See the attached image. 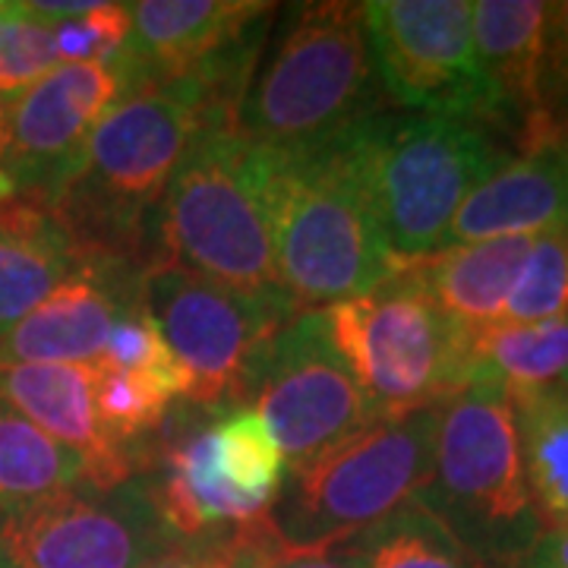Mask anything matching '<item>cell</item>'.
Masks as SVG:
<instances>
[{
  "instance_id": "32",
  "label": "cell",
  "mask_w": 568,
  "mask_h": 568,
  "mask_svg": "<svg viewBox=\"0 0 568 568\" xmlns=\"http://www.w3.org/2000/svg\"><path fill=\"white\" fill-rule=\"evenodd\" d=\"M237 534V530H234ZM231 537V534H227ZM227 537H215V540H190V544H181L178 549H171V552H164L159 559H152V562H145L140 568H212L215 562V556H219V549Z\"/></svg>"
},
{
  "instance_id": "27",
  "label": "cell",
  "mask_w": 568,
  "mask_h": 568,
  "mask_svg": "<svg viewBox=\"0 0 568 568\" xmlns=\"http://www.w3.org/2000/svg\"><path fill=\"white\" fill-rule=\"evenodd\" d=\"M54 67L51 26L29 3L0 0V95H17Z\"/></svg>"
},
{
  "instance_id": "14",
  "label": "cell",
  "mask_w": 568,
  "mask_h": 568,
  "mask_svg": "<svg viewBox=\"0 0 568 568\" xmlns=\"http://www.w3.org/2000/svg\"><path fill=\"white\" fill-rule=\"evenodd\" d=\"M142 284L145 272L136 265L85 253L80 268L51 297L0 335V366H95L118 316L145 297Z\"/></svg>"
},
{
  "instance_id": "10",
  "label": "cell",
  "mask_w": 568,
  "mask_h": 568,
  "mask_svg": "<svg viewBox=\"0 0 568 568\" xmlns=\"http://www.w3.org/2000/svg\"><path fill=\"white\" fill-rule=\"evenodd\" d=\"M181 544L142 474L0 511V568H140Z\"/></svg>"
},
{
  "instance_id": "18",
  "label": "cell",
  "mask_w": 568,
  "mask_h": 568,
  "mask_svg": "<svg viewBox=\"0 0 568 568\" xmlns=\"http://www.w3.org/2000/svg\"><path fill=\"white\" fill-rule=\"evenodd\" d=\"M61 215L36 200H0V335L22 323L82 263Z\"/></svg>"
},
{
  "instance_id": "34",
  "label": "cell",
  "mask_w": 568,
  "mask_h": 568,
  "mask_svg": "<svg viewBox=\"0 0 568 568\" xmlns=\"http://www.w3.org/2000/svg\"><path fill=\"white\" fill-rule=\"evenodd\" d=\"M7 118H10V95H0V200H10V186L3 178V149H7Z\"/></svg>"
},
{
  "instance_id": "4",
  "label": "cell",
  "mask_w": 568,
  "mask_h": 568,
  "mask_svg": "<svg viewBox=\"0 0 568 568\" xmlns=\"http://www.w3.org/2000/svg\"><path fill=\"white\" fill-rule=\"evenodd\" d=\"M342 142L398 265L439 253L462 203L508 162L480 123L455 118L379 111Z\"/></svg>"
},
{
  "instance_id": "20",
  "label": "cell",
  "mask_w": 568,
  "mask_h": 568,
  "mask_svg": "<svg viewBox=\"0 0 568 568\" xmlns=\"http://www.w3.org/2000/svg\"><path fill=\"white\" fill-rule=\"evenodd\" d=\"M467 383H489L508 398L568 388V316L549 323H496L470 338Z\"/></svg>"
},
{
  "instance_id": "33",
  "label": "cell",
  "mask_w": 568,
  "mask_h": 568,
  "mask_svg": "<svg viewBox=\"0 0 568 568\" xmlns=\"http://www.w3.org/2000/svg\"><path fill=\"white\" fill-rule=\"evenodd\" d=\"M265 568H351L332 549H287L278 547Z\"/></svg>"
},
{
  "instance_id": "11",
  "label": "cell",
  "mask_w": 568,
  "mask_h": 568,
  "mask_svg": "<svg viewBox=\"0 0 568 568\" xmlns=\"http://www.w3.org/2000/svg\"><path fill=\"white\" fill-rule=\"evenodd\" d=\"M364 20L386 99L410 114L489 123L470 0H373L364 3Z\"/></svg>"
},
{
  "instance_id": "23",
  "label": "cell",
  "mask_w": 568,
  "mask_h": 568,
  "mask_svg": "<svg viewBox=\"0 0 568 568\" xmlns=\"http://www.w3.org/2000/svg\"><path fill=\"white\" fill-rule=\"evenodd\" d=\"M92 484L77 452L54 443L0 398V511Z\"/></svg>"
},
{
  "instance_id": "28",
  "label": "cell",
  "mask_w": 568,
  "mask_h": 568,
  "mask_svg": "<svg viewBox=\"0 0 568 568\" xmlns=\"http://www.w3.org/2000/svg\"><path fill=\"white\" fill-rule=\"evenodd\" d=\"M95 366H111V369H136V373H149V376H162L171 379L183 388V376L171 351L164 345L162 332L152 320L145 297L136 301L133 306H126L118 323L108 335L102 361Z\"/></svg>"
},
{
  "instance_id": "13",
  "label": "cell",
  "mask_w": 568,
  "mask_h": 568,
  "mask_svg": "<svg viewBox=\"0 0 568 568\" xmlns=\"http://www.w3.org/2000/svg\"><path fill=\"white\" fill-rule=\"evenodd\" d=\"M126 95L118 61L61 63L10 95L3 178L10 196L54 209L104 114Z\"/></svg>"
},
{
  "instance_id": "6",
  "label": "cell",
  "mask_w": 568,
  "mask_h": 568,
  "mask_svg": "<svg viewBox=\"0 0 568 568\" xmlns=\"http://www.w3.org/2000/svg\"><path fill=\"white\" fill-rule=\"evenodd\" d=\"M272 234L282 287L301 310L361 297L402 268L342 140L297 159L272 155Z\"/></svg>"
},
{
  "instance_id": "30",
  "label": "cell",
  "mask_w": 568,
  "mask_h": 568,
  "mask_svg": "<svg viewBox=\"0 0 568 568\" xmlns=\"http://www.w3.org/2000/svg\"><path fill=\"white\" fill-rule=\"evenodd\" d=\"M278 547L282 544L272 534L268 518H265L260 525H250V528H241L237 534H231L222 544V549H219L212 568H265Z\"/></svg>"
},
{
  "instance_id": "31",
  "label": "cell",
  "mask_w": 568,
  "mask_h": 568,
  "mask_svg": "<svg viewBox=\"0 0 568 568\" xmlns=\"http://www.w3.org/2000/svg\"><path fill=\"white\" fill-rule=\"evenodd\" d=\"M511 568H568V528H547Z\"/></svg>"
},
{
  "instance_id": "29",
  "label": "cell",
  "mask_w": 568,
  "mask_h": 568,
  "mask_svg": "<svg viewBox=\"0 0 568 568\" xmlns=\"http://www.w3.org/2000/svg\"><path fill=\"white\" fill-rule=\"evenodd\" d=\"M540 118L547 133L568 126V0L549 3L540 61Z\"/></svg>"
},
{
  "instance_id": "22",
  "label": "cell",
  "mask_w": 568,
  "mask_h": 568,
  "mask_svg": "<svg viewBox=\"0 0 568 568\" xmlns=\"http://www.w3.org/2000/svg\"><path fill=\"white\" fill-rule=\"evenodd\" d=\"M530 499L547 528H568V388L511 398Z\"/></svg>"
},
{
  "instance_id": "16",
  "label": "cell",
  "mask_w": 568,
  "mask_h": 568,
  "mask_svg": "<svg viewBox=\"0 0 568 568\" xmlns=\"http://www.w3.org/2000/svg\"><path fill=\"white\" fill-rule=\"evenodd\" d=\"M549 3L480 0L474 3V58L487 85L489 123L503 126L525 152L547 133L540 118V61Z\"/></svg>"
},
{
  "instance_id": "1",
  "label": "cell",
  "mask_w": 568,
  "mask_h": 568,
  "mask_svg": "<svg viewBox=\"0 0 568 568\" xmlns=\"http://www.w3.org/2000/svg\"><path fill=\"white\" fill-rule=\"evenodd\" d=\"M205 121L224 118L196 80L142 85L104 114L77 178L54 203L82 253L123 260L145 275L162 265L164 193L183 149Z\"/></svg>"
},
{
  "instance_id": "24",
  "label": "cell",
  "mask_w": 568,
  "mask_h": 568,
  "mask_svg": "<svg viewBox=\"0 0 568 568\" xmlns=\"http://www.w3.org/2000/svg\"><path fill=\"white\" fill-rule=\"evenodd\" d=\"M212 465L246 506L268 511L284 484V455L272 429L253 407H234L212 424Z\"/></svg>"
},
{
  "instance_id": "17",
  "label": "cell",
  "mask_w": 568,
  "mask_h": 568,
  "mask_svg": "<svg viewBox=\"0 0 568 568\" xmlns=\"http://www.w3.org/2000/svg\"><path fill=\"white\" fill-rule=\"evenodd\" d=\"M0 398L54 443L77 452L89 480L118 487L136 477L133 465L104 439L95 414V366L80 364H13L0 366Z\"/></svg>"
},
{
  "instance_id": "2",
  "label": "cell",
  "mask_w": 568,
  "mask_h": 568,
  "mask_svg": "<svg viewBox=\"0 0 568 568\" xmlns=\"http://www.w3.org/2000/svg\"><path fill=\"white\" fill-rule=\"evenodd\" d=\"M383 111L369 58L364 3H294L265 39L234 130L275 159H297L345 140Z\"/></svg>"
},
{
  "instance_id": "25",
  "label": "cell",
  "mask_w": 568,
  "mask_h": 568,
  "mask_svg": "<svg viewBox=\"0 0 568 568\" xmlns=\"http://www.w3.org/2000/svg\"><path fill=\"white\" fill-rule=\"evenodd\" d=\"M29 10L51 26L54 61H118L130 39V3H29Z\"/></svg>"
},
{
  "instance_id": "5",
  "label": "cell",
  "mask_w": 568,
  "mask_h": 568,
  "mask_svg": "<svg viewBox=\"0 0 568 568\" xmlns=\"http://www.w3.org/2000/svg\"><path fill=\"white\" fill-rule=\"evenodd\" d=\"M424 503L477 568H511L544 534L503 388L467 383L439 407Z\"/></svg>"
},
{
  "instance_id": "35",
  "label": "cell",
  "mask_w": 568,
  "mask_h": 568,
  "mask_svg": "<svg viewBox=\"0 0 568 568\" xmlns=\"http://www.w3.org/2000/svg\"><path fill=\"white\" fill-rule=\"evenodd\" d=\"M562 133H566V142H568V126H566V130H562Z\"/></svg>"
},
{
  "instance_id": "26",
  "label": "cell",
  "mask_w": 568,
  "mask_h": 568,
  "mask_svg": "<svg viewBox=\"0 0 568 568\" xmlns=\"http://www.w3.org/2000/svg\"><path fill=\"white\" fill-rule=\"evenodd\" d=\"M568 316V231L534 237L521 275L508 294L503 323L534 325Z\"/></svg>"
},
{
  "instance_id": "21",
  "label": "cell",
  "mask_w": 568,
  "mask_h": 568,
  "mask_svg": "<svg viewBox=\"0 0 568 568\" xmlns=\"http://www.w3.org/2000/svg\"><path fill=\"white\" fill-rule=\"evenodd\" d=\"M351 568H477L452 530L417 499L332 547Z\"/></svg>"
},
{
  "instance_id": "15",
  "label": "cell",
  "mask_w": 568,
  "mask_h": 568,
  "mask_svg": "<svg viewBox=\"0 0 568 568\" xmlns=\"http://www.w3.org/2000/svg\"><path fill=\"white\" fill-rule=\"evenodd\" d=\"M552 231H568L566 133L530 145L493 171L452 219L443 250Z\"/></svg>"
},
{
  "instance_id": "8",
  "label": "cell",
  "mask_w": 568,
  "mask_h": 568,
  "mask_svg": "<svg viewBox=\"0 0 568 568\" xmlns=\"http://www.w3.org/2000/svg\"><path fill=\"white\" fill-rule=\"evenodd\" d=\"M323 313L376 420L443 405L467 386L470 335L426 294L414 263Z\"/></svg>"
},
{
  "instance_id": "19",
  "label": "cell",
  "mask_w": 568,
  "mask_h": 568,
  "mask_svg": "<svg viewBox=\"0 0 568 568\" xmlns=\"http://www.w3.org/2000/svg\"><path fill=\"white\" fill-rule=\"evenodd\" d=\"M534 237H496L480 244L446 246L414 263L426 294L465 335L503 323L508 294L521 275Z\"/></svg>"
},
{
  "instance_id": "9",
  "label": "cell",
  "mask_w": 568,
  "mask_h": 568,
  "mask_svg": "<svg viewBox=\"0 0 568 568\" xmlns=\"http://www.w3.org/2000/svg\"><path fill=\"white\" fill-rule=\"evenodd\" d=\"M145 306L183 376V402L205 410L250 407L265 354L301 306L287 294H250L181 268L145 275Z\"/></svg>"
},
{
  "instance_id": "7",
  "label": "cell",
  "mask_w": 568,
  "mask_h": 568,
  "mask_svg": "<svg viewBox=\"0 0 568 568\" xmlns=\"http://www.w3.org/2000/svg\"><path fill=\"white\" fill-rule=\"evenodd\" d=\"M439 407L383 417L287 467L268 528L287 549H332L410 503L429 477Z\"/></svg>"
},
{
  "instance_id": "3",
  "label": "cell",
  "mask_w": 568,
  "mask_h": 568,
  "mask_svg": "<svg viewBox=\"0 0 568 568\" xmlns=\"http://www.w3.org/2000/svg\"><path fill=\"white\" fill-rule=\"evenodd\" d=\"M159 268L250 294H287L275 265L272 155L227 121H205L183 149L159 222Z\"/></svg>"
},
{
  "instance_id": "12",
  "label": "cell",
  "mask_w": 568,
  "mask_h": 568,
  "mask_svg": "<svg viewBox=\"0 0 568 568\" xmlns=\"http://www.w3.org/2000/svg\"><path fill=\"white\" fill-rule=\"evenodd\" d=\"M250 407L268 424L287 467L376 424L364 388L332 342L323 310H301L275 335Z\"/></svg>"
}]
</instances>
